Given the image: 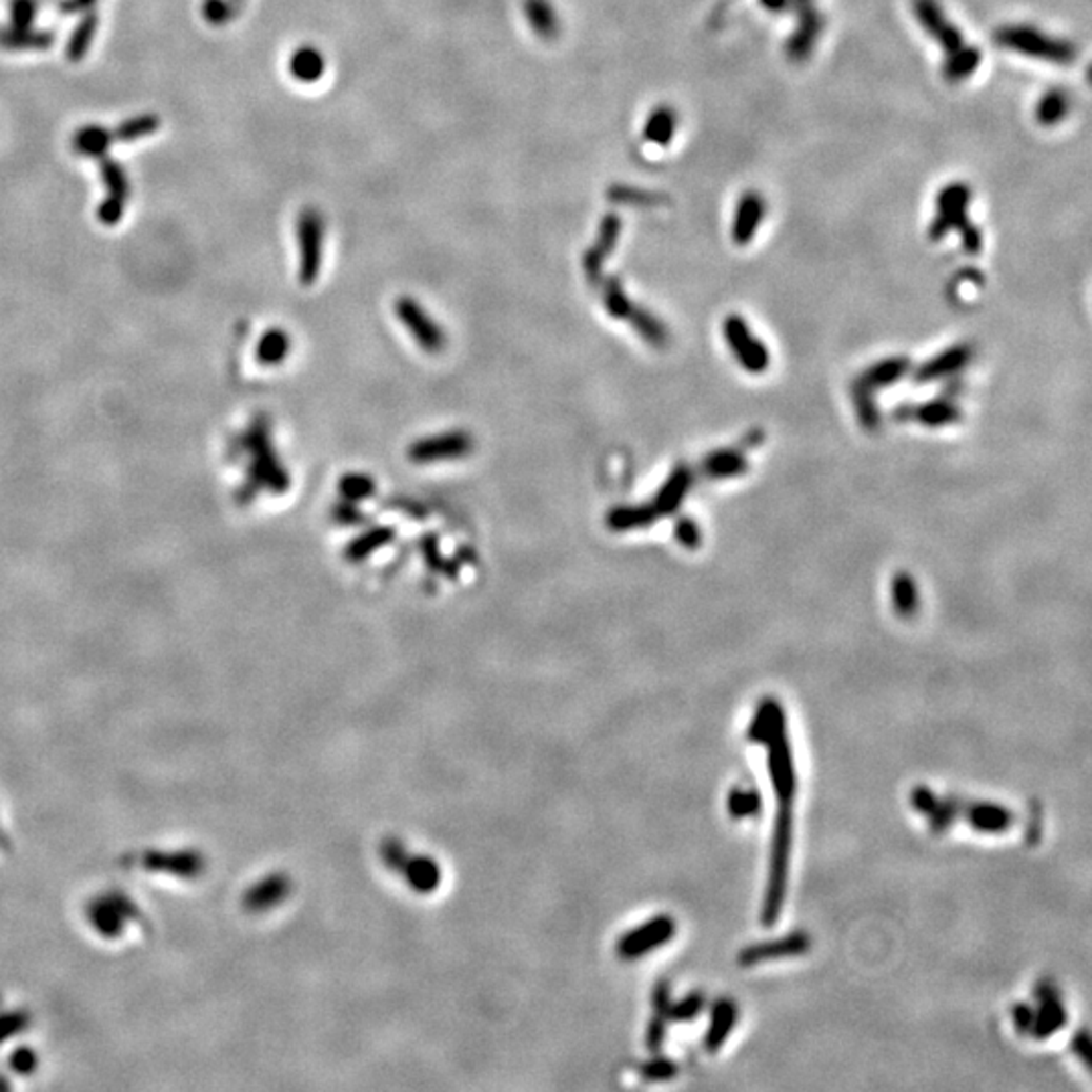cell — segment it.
Wrapping results in <instances>:
<instances>
[{
	"label": "cell",
	"instance_id": "6da1fadb",
	"mask_svg": "<svg viewBox=\"0 0 1092 1092\" xmlns=\"http://www.w3.org/2000/svg\"><path fill=\"white\" fill-rule=\"evenodd\" d=\"M971 188L967 182H951L936 195L935 219L929 225V239L941 241L951 231L962 235L963 249L977 256L984 247L982 231L969 221Z\"/></svg>",
	"mask_w": 1092,
	"mask_h": 1092
},
{
	"label": "cell",
	"instance_id": "7a4b0ae2",
	"mask_svg": "<svg viewBox=\"0 0 1092 1092\" xmlns=\"http://www.w3.org/2000/svg\"><path fill=\"white\" fill-rule=\"evenodd\" d=\"M993 43L999 49L1019 53L1052 65H1072L1078 59V47L1072 41L1048 35L1032 25L999 26L993 33Z\"/></svg>",
	"mask_w": 1092,
	"mask_h": 1092
},
{
	"label": "cell",
	"instance_id": "3957f363",
	"mask_svg": "<svg viewBox=\"0 0 1092 1092\" xmlns=\"http://www.w3.org/2000/svg\"><path fill=\"white\" fill-rule=\"evenodd\" d=\"M791 837H793V817L791 804H780L775 828L771 837V858H769V883L765 890V901L761 909V923L771 927L777 923L785 892H787V874H789V854H791Z\"/></svg>",
	"mask_w": 1092,
	"mask_h": 1092
},
{
	"label": "cell",
	"instance_id": "277c9868",
	"mask_svg": "<svg viewBox=\"0 0 1092 1092\" xmlns=\"http://www.w3.org/2000/svg\"><path fill=\"white\" fill-rule=\"evenodd\" d=\"M769 749V773L773 780V789L777 793L780 804H793L795 791H797V777H795V765L791 745L787 739V716L785 712L775 721V727L771 730L769 739L765 741Z\"/></svg>",
	"mask_w": 1092,
	"mask_h": 1092
},
{
	"label": "cell",
	"instance_id": "5b68a950",
	"mask_svg": "<svg viewBox=\"0 0 1092 1092\" xmlns=\"http://www.w3.org/2000/svg\"><path fill=\"white\" fill-rule=\"evenodd\" d=\"M300 245V280L310 286L320 276L324 251V217L318 208H304L296 225Z\"/></svg>",
	"mask_w": 1092,
	"mask_h": 1092
},
{
	"label": "cell",
	"instance_id": "8992f818",
	"mask_svg": "<svg viewBox=\"0 0 1092 1092\" xmlns=\"http://www.w3.org/2000/svg\"><path fill=\"white\" fill-rule=\"evenodd\" d=\"M723 330H725V339H727L730 352L734 355V359L745 370H749L753 375L767 370L769 361H771L769 350L761 340L754 337L751 328L747 326V322L739 314L728 316L723 324Z\"/></svg>",
	"mask_w": 1092,
	"mask_h": 1092
},
{
	"label": "cell",
	"instance_id": "52a82bcc",
	"mask_svg": "<svg viewBox=\"0 0 1092 1092\" xmlns=\"http://www.w3.org/2000/svg\"><path fill=\"white\" fill-rule=\"evenodd\" d=\"M912 13L914 17L918 19V23L923 26V31L933 37L938 47L947 55L951 53L959 52L962 47H965V35L959 31V26L955 25L943 11L941 2L938 0H912Z\"/></svg>",
	"mask_w": 1092,
	"mask_h": 1092
},
{
	"label": "cell",
	"instance_id": "ba28073f",
	"mask_svg": "<svg viewBox=\"0 0 1092 1092\" xmlns=\"http://www.w3.org/2000/svg\"><path fill=\"white\" fill-rule=\"evenodd\" d=\"M676 935V923L674 918L662 914L648 921L646 925L629 931L627 935L618 941V955L627 962H633L638 957L648 955L653 949L662 947L670 938Z\"/></svg>",
	"mask_w": 1092,
	"mask_h": 1092
},
{
	"label": "cell",
	"instance_id": "9c48e42d",
	"mask_svg": "<svg viewBox=\"0 0 1092 1092\" xmlns=\"http://www.w3.org/2000/svg\"><path fill=\"white\" fill-rule=\"evenodd\" d=\"M395 312L401 320V324L409 330V335L417 340V344L425 352H429V355L442 352L447 339H445L440 324L425 312L413 298H407V296L399 298L395 302Z\"/></svg>",
	"mask_w": 1092,
	"mask_h": 1092
},
{
	"label": "cell",
	"instance_id": "30bf717a",
	"mask_svg": "<svg viewBox=\"0 0 1092 1092\" xmlns=\"http://www.w3.org/2000/svg\"><path fill=\"white\" fill-rule=\"evenodd\" d=\"M473 449V438L468 431H447L411 443L407 456L416 464H438L443 460H458Z\"/></svg>",
	"mask_w": 1092,
	"mask_h": 1092
},
{
	"label": "cell",
	"instance_id": "8fae6325",
	"mask_svg": "<svg viewBox=\"0 0 1092 1092\" xmlns=\"http://www.w3.org/2000/svg\"><path fill=\"white\" fill-rule=\"evenodd\" d=\"M793 15L797 17V26L785 41V55L793 63H806L824 33L826 19L815 4L797 8Z\"/></svg>",
	"mask_w": 1092,
	"mask_h": 1092
},
{
	"label": "cell",
	"instance_id": "7c38bea8",
	"mask_svg": "<svg viewBox=\"0 0 1092 1092\" xmlns=\"http://www.w3.org/2000/svg\"><path fill=\"white\" fill-rule=\"evenodd\" d=\"M1038 1012H1034V1024L1030 1034L1038 1040L1050 1038L1067 1024V1010L1058 997V991L1050 982H1040L1036 988Z\"/></svg>",
	"mask_w": 1092,
	"mask_h": 1092
},
{
	"label": "cell",
	"instance_id": "4fadbf2b",
	"mask_svg": "<svg viewBox=\"0 0 1092 1092\" xmlns=\"http://www.w3.org/2000/svg\"><path fill=\"white\" fill-rule=\"evenodd\" d=\"M809 949H811V936L804 933V931H800V933L783 936V938H777V941L759 943V945H751V947L743 949L739 953V963L743 967H751V965L767 962V959L804 955Z\"/></svg>",
	"mask_w": 1092,
	"mask_h": 1092
},
{
	"label": "cell",
	"instance_id": "5bb4252c",
	"mask_svg": "<svg viewBox=\"0 0 1092 1092\" xmlns=\"http://www.w3.org/2000/svg\"><path fill=\"white\" fill-rule=\"evenodd\" d=\"M620 234H622V219L615 213L605 215L601 225H599L595 245L583 258V269H585L589 282H598L599 278H601L603 263L611 256V251L615 249V245L620 241Z\"/></svg>",
	"mask_w": 1092,
	"mask_h": 1092
},
{
	"label": "cell",
	"instance_id": "9a60e30c",
	"mask_svg": "<svg viewBox=\"0 0 1092 1092\" xmlns=\"http://www.w3.org/2000/svg\"><path fill=\"white\" fill-rule=\"evenodd\" d=\"M765 199L756 193V190H747L739 203H736V210H734V219H732V241L736 245H749L754 239V235L759 231L763 219H765Z\"/></svg>",
	"mask_w": 1092,
	"mask_h": 1092
},
{
	"label": "cell",
	"instance_id": "2e32d148",
	"mask_svg": "<svg viewBox=\"0 0 1092 1092\" xmlns=\"http://www.w3.org/2000/svg\"><path fill=\"white\" fill-rule=\"evenodd\" d=\"M971 357H973L971 346H967V344L953 346V348L943 350L941 355H936L935 359L921 364L916 368V372H914V379L921 385L947 379V377H951V375H955V372H959L962 368H965L971 361Z\"/></svg>",
	"mask_w": 1092,
	"mask_h": 1092
},
{
	"label": "cell",
	"instance_id": "e0dca14e",
	"mask_svg": "<svg viewBox=\"0 0 1092 1092\" xmlns=\"http://www.w3.org/2000/svg\"><path fill=\"white\" fill-rule=\"evenodd\" d=\"M692 482H694V473L686 466H678L670 473V478L662 484L660 492L655 494V500L651 502V506L655 508L660 519L662 517H670V514L676 512L680 504L684 502V498L688 494Z\"/></svg>",
	"mask_w": 1092,
	"mask_h": 1092
},
{
	"label": "cell",
	"instance_id": "ac0fdd59",
	"mask_svg": "<svg viewBox=\"0 0 1092 1092\" xmlns=\"http://www.w3.org/2000/svg\"><path fill=\"white\" fill-rule=\"evenodd\" d=\"M962 820L969 822L971 828L977 832L1004 833L1014 826V813L1006 807L991 806V804H975V806H962Z\"/></svg>",
	"mask_w": 1092,
	"mask_h": 1092
},
{
	"label": "cell",
	"instance_id": "d6986e66",
	"mask_svg": "<svg viewBox=\"0 0 1092 1092\" xmlns=\"http://www.w3.org/2000/svg\"><path fill=\"white\" fill-rule=\"evenodd\" d=\"M53 43L52 31L13 25L0 28V49L4 52H45Z\"/></svg>",
	"mask_w": 1092,
	"mask_h": 1092
},
{
	"label": "cell",
	"instance_id": "ffe728a7",
	"mask_svg": "<svg viewBox=\"0 0 1092 1092\" xmlns=\"http://www.w3.org/2000/svg\"><path fill=\"white\" fill-rule=\"evenodd\" d=\"M399 874H403L409 886L416 888L417 892H421V894L433 892V890H438V886L442 885V870H440L438 862L433 858H425V856H407L399 868Z\"/></svg>",
	"mask_w": 1092,
	"mask_h": 1092
},
{
	"label": "cell",
	"instance_id": "44dd1931",
	"mask_svg": "<svg viewBox=\"0 0 1092 1092\" xmlns=\"http://www.w3.org/2000/svg\"><path fill=\"white\" fill-rule=\"evenodd\" d=\"M749 469V462L741 449H716L703 460V471L712 480L739 478Z\"/></svg>",
	"mask_w": 1092,
	"mask_h": 1092
},
{
	"label": "cell",
	"instance_id": "7402d4cb",
	"mask_svg": "<svg viewBox=\"0 0 1092 1092\" xmlns=\"http://www.w3.org/2000/svg\"><path fill=\"white\" fill-rule=\"evenodd\" d=\"M678 130V114L670 105H658L644 126V138L655 146H670Z\"/></svg>",
	"mask_w": 1092,
	"mask_h": 1092
},
{
	"label": "cell",
	"instance_id": "603a6c76",
	"mask_svg": "<svg viewBox=\"0 0 1092 1092\" xmlns=\"http://www.w3.org/2000/svg\"><path fill=\"white\" fill-rule=\"evenodd\" d=\"M734 1022H736V1006L730 999L716 1002L714 1008H712L710 1028H708V1032L704 1036V1048L708 1052H719L723 1048L725 1040H727Z\"/></svg>",
	"mask_w": 1092,
	"mask_h": 1092
},
{
	"label": "cell",
	"instance_id": "cb8c5ba5",
	"mask_svg": "<svg viewBox=\"0 0 1092 1092\" xmlns=\"http://www.w3.org/2000/svg\"><path fill=\"white\" fill-rule=\"evenodd\" d=\"M114 144V134L100 124L83 126L74 134L72 146L79 157L104 158Z\"/></svg>",
	"mask_w": 1092,
	"mask_h": 1092
},
{
	"label": "cell",
	"instance_id": "d4e9b609",
	"mask_svg": "<svg viewBox=\"0 0 1092 1092\" xmlns=\"http://www.w3.org/2000/svg\"><path fill=\"white\" fill-rule=\"evenodd\" d=\"M660 514L651 504L646 506H618L607 514V526L615 532H627L638 528H648L650 524L658 521Z\"/></svg>",
	"mask_w": 1092,
	"mask_h": 1092
},
{
	"label": "cell",
	"instance_id": "484cf974",
	"mask_svg": "<svg viewBox=\"0 0 1092 1092\" xmlns=\"http://www.w3.org/2000/svg\"><path fill=\"white\" fill-rule=\"evenodd\" d=\"M910 361L909 359H903V357H894V359H886L883 363H876L874 366H870L858 381L862 385H866L868 389H886L894 383H898L907 372H909Z\"/></svg>",
	"mask_w": 1092,
	"mask_h": 1092
},
{
	"label": "cell",
	"instance_id": "4316f807",
	"mask_svg": "<svg viewBox=\"0 0 1092 1092\" xmlns=\"http://www.w3.org/2000/svg\"><path fill=\"white\" fill-rule=\"evenodd\" d=\"M982 65V52L973 45H965L959 52L951 53L943 61V78L949 83H962L971 78Z\"/></svg>",
	"mask_w": 1092,
	"mask_h": 1092
},
{
	"label": "cell",
	"instance_id": "83f0119b",
	"mask_svg": "<svg viewBox=\"0 0 1092 1092\" xmlns=\"http://www.w3.org/2000/svg\"><path fill=\"white\" fill-rule=\"evenodd\" d=\"M324 69H326V61H324V55L318 52L316 47H300L296 49L291 59H289V74L291 78L302 81V83H314L318 79L324 76Z\"/></svg>",
	"mask_w": 1092,
	"mask_h": 1092
},
{
	"label": "cell",
	"instance_id": "f1b7e54d",
	"mask_svg": "<svg viewBox=\"0 0 1092 1092\" xmlns=\"http://www.w3.org/2000/svg\"><path fill=\"white\" fill-rule=\"evenodd\" d=\"M524 17L543 39H554L561 31L559 17L548 0H524Z\"/></svg>",
	"mask_w": 1092,
	"mask_h": 1092
},
{
	"label": "cell",
	"instance_id": "f546056e",
	"mask_svg": "<svg viewBox=\"0 0 1092 1092\" xmlns=\"http://www.w3.org/2000/svg\"><path fill=\"white\" fill-rule=\"evenodd\" d=\"M1070 96H1068L1065 89L1060 87H1054L1050 92H1046L1038 100L1036 105V120L1040 126L1046 128H1052V126H1058L1070 112Z\"/></svg>",
	"mask_w": 1092,
	"mask_h": 1092
},
{
	"label": "cell",
	"instance_id": "4dcf8cb0",
	"mask_svg": "<svg viewBox=\"0 0 1092 1092\" xmlns=\"http://www.w3.org/2000/svg\"><path fill=\"white\" fill-rule=\"evenodd\" d=\"M783 706H781L777 699H763L759 706H756V712H754L753 721L749 725L747 730V739L751 743H759V745H765V741L769 739L771 730L775 727V721L783 714Z\"/></svg>",
	"mask_w": 1092,
	"mask_h": 1092
},
{
	"label": "cell",
	"instance_id": "1f68e13d",
	"mask_svg": "<svg viewBox=\"0 0 1092 1092\" xmlns=\"http://www.w3.org/2000/svg\"><path fill=\"white\" fill-rule=\"evenodd\" d=\"M392 539V530L385 526H375L364 530L350 545L346 546V559L350 563H363L372 552L387 546Z\"/></svg>",
	"mask_w": 1092,
	"mask_h": 1092
},
{
	"label": "cell",
	"instance_id": "d6a6232c",
	"mask_svg": "<svg viewBox=\"0 0 1092 1092\" xmlns=\"http://www.w3.org/2000/svg\"><path fill=\"white\" fill-rule=\"evenodd\" d=\"M98 15L89 13L85 15L81 21H79L76 28L72 31L69 35V41H67V47H65V55L72 63H79L85 59L87 52L92 49V43L96 39V33H98Z\"/></svg>",
	"mask_w": 1092,
	"mask_h": 1092
},
{
	"label": "cell",
	"instance_id": "836d02e7",
	"mask_svg": "<svg viewBox=\"0 0 1092 1092\" xmlns=\"http://www.w3.org/2000/svg\"><path fill=\"white\" fill-rule=\"evenodd\" d=\"M894 611L901 618H912L918 611V589L909 572H896L890 585Z\"/></svg>",
	"mask_w": 1092,
	"mask_h": 1092
},
{
	"label": "cell",
	"instance_id": "e575fe53",
	"mask_svg": "<svg viewBox=\"0 0 1092 1092\" xmlns=\"http://www.w3.org/2000/svg\"><path fill=\"white\" fill-rule=\"evenodd\" d=\"M912 419L927 427H945L953 425L962 419V411L947 399H936L931 403H925L921 407L912 409Z\"/></svg>",
	"mask_w": 1092,
	"mask_h": 1092
},
{
	"label": "cell",
	"instance_id": "d590c367",
	"mask_svg": "<svg viewBox=\"0 0 1092 1092\" xmlns=\"http://www.w3.org/2000/svg\"><path fill=\"white\" fill-rule=\"evenodd\" d=\"M627 320L638 330V335L646 342H650L651 346H664L668 342L666 326L653 314L648 312L646 308L633 306L631 312L627 316Z\"/></svg>",
	"mask_w": 1092,
	"mask_h": 1092
},
{
	"label": "cell",
	"instance_id": "8d00e7d4",
	"mask_svg": "<svg viewBox=\"0 0 1092 1092\" xmlns=\"http://www.w3.org/2000/svg\"><path fill=\"white\" fill-rule=\"evenodd\" d=\"M160 128V118L155 114H140V116H134L124 120L114 134V142H124V144H130L136 142L140 138H146L150 134H155Z\"/></svg>",
	"mask_w": 1092,
	"mask_h": 1092
},
{
	"label": "cell",
	"instance_id": "74e56055",
	"mask_svg": "<svg viewBox=\"0 0 1092 1092\" xmlns=\"http://www.w3.org/2000/svg\"><path fill=\"white\" fill-rule=\"evenodd\" d=\"M100 177L112 197H120V199L128 201L132 190L130 179H128L126 168L118 160L107 157L100 158Z\"/></svg>",
	"mask_w": 1092,
	"mask_h": 1092
},
{
	"label": "cell",
	"instance_id": "f35d334b",
	"mask_svg": "<svg viewBox=\"0 0 1092 1092\" xmlns=\"http://www.w3.org/2000/svg\"><path fill=\"white\" fill-rule=\"evenodd\" d=\"M287 890H289V881L286 876H271L265 883H261L256 890L249 892L247 905L251 909H269L286 896Z\"/></svg>",
	"mask_w": 1092,
	"mask_h": 1092
},
{
	"label": "cell",
	"instance_id": "ab89813d",
	"mask_svg": "<svg viewBox=\"0 0 1092 1092\" xmlns=\"http://www.w3.org/2000/svg\"><path fill=\"white\" fill-rule=\"evenodd\" d=\"M607 197L613 203H618V205H629V207H655V205L668 203V199L664 195L650 193V190H644V188L622 186V184H615L613 188H609Z\"/></svg>",
	"mask_w": 1092,
	"mask_h": 1092
},
{
	"label": "cell",
	"instance_id": "60d3db41",
	"mask_svg": "<svg viewBox=\"0 0 1092 1092\" xmlns=\"http://www.w3.org/2000/svg\"><path fill=\"white\" fill-rule=\"evenodd\" d=\"M761 793L756 789L732 787L728 793V813L732 820H743L747 815H756L761 811Z\"/></svg>",
	"mask_w": 1092,
	"mask_h": 1092
},
{
	"label": "cell",
	"instance_id": "b9f144b4",
	"mask_svg": "<svg viewBox=\"0 0 1092 1092\" xmlns=\"http://www.w3.org/2000/svg\"><path fill=\"white\" fill-rule=\"evenodd\" d=\"M852 397H854V405H856V413H858L862 427L868 429V431L878 429V425H881V413H878V409H876V403H874L872 390L868 389L866 385H862L860 381H856L854 387H852Z\"/></svg>",
	"mask_w": 1092,
	"mask_h": 1092
},
{
	"label": "cell",
	"instance_id": "7bdbcfd3",
	"mask_svg": "<svg viewBox=\"0 0 1092 1092\" xmlns=\"http://www.w3.org/2000/svg\"><path fill=\"white\" fill-rule=\"evenodd\" d=\"M603 304H605V308L609 310L613 318H620V320H627V316L633 308V304L629 302L624 286H622V282L618 278H607L605 280V284H603Z\"/></svg>",
	"mask_w": 1092,
	"mask_h": 1092
},
{
	"label": "cell",
	"instance_id": "ee69618b",
	"mask_svg": "<svg viewBox=\"0 0 1092 1092\" xmlns=\"http://www.w3.org/2000/svg\"><path fill=\"white\" fill-rule=\"evenodd\" d=\"M340 494L346 502H359L375 494V480L366 473H346L339 484Z\"/></svg>",
	"mask_w": 1092,
	"mask_h": 1092
},
{
	"label": "cell",
	"instance_id": "f6af8a7d",
	"mask_svg": "<svg viewBox=\"0 0 1092 1092\" xmlns=\"http://www.w3.org/2000/svg\"><path fill=\"white\" fill-rule=\"evenodd\" d=\"M239 15L237 0H205L203 2V17L208 25L223 26L234 21Z\"/></svg>",
	"mask_w": 1092,
	"mask_h": 1092
},
{
	"label": "cell",
	"instance_id": "bcb514c9",
	"mask_svg": "<svg viewBox=\"0 0 1092 1092\" xmlns=\"http://www.w3.org/2000/svg\"><path fill=\"white\" fill-rule=\"evenodd\" d=\"M704 1004H706V999H704L703 993H692V995L684 997L682 1002H676V1004L670 1002L666 1012H664V1017H668L672 1022L694 1019L696 1015L703 1012Z\"/></svg>",
	"mask_w": 1092,
	"mask_h": 1092
},
{
	"label": "cell",
	"instance_id": "7dc6e473",
	"mask_svg": "<svg viewBox=\"0 0 1092 1092\" xmlns=\"http://www.w3.org/2000/svg\"><path fill=\"white\" fill-rule=\"evenodd\" d=\"M8 13H11V25L33 26L39 15V0H11Z\"/></svg>",
	"mask_w": 1092,
	"mask_h": 1092
},
{
	"label": "cell",
	"instance_id": "c3c4849f",
	"mask_svg": "<svg viewBox=\"0 0 1092 1092\" xmlns=\"http://www.w3.org/2000/svg\"><path fill=\"white\" fill-rule=\"evenodd\" d=\"M674 537H676L678 543L684 546V548H688V550H694L703 543V532H701L699 524L692 521V519H688V517H684V519H680L676 522Z\"/></svg>",
	"mask_w": 1092,
	"mask_h": 1092
},
{
	"label": "cell",
	"instance_id": "681fc988",
	"mask_svg": "<svg viewBox=\"0 0 1092 1092\" xmlns=\"http://www.w3.org/2000/svg\"><path fill=\"white\" fill-rule=\"evenodd\" d=\"M287 348H289V342H287L286 335H282V332H274V335H269L267 339L263 340V344H261V357H263V361H267V363H276V361H280V359L286 357Z\"/></svg>",
	"mask_w": 1092,
	"mask_h": 1092
},
{
	"label": "cell",
	"instance_id": "f907efd6",
	"mask_svg": "<svg viewBox=\"0 0 1092 1092\" xmlns=\"http://www.w3.org/2000/svg\"><path fill=\"white\" fill-rule=\"evenodd\" d=\"M124 210H126V199L107 195V199H104L102 205L98 207V219L104 225H116V223L122 221Z\"/></svg>",
	"mask_w": 1092,
	"mask_h": 1092
},
{
	"label": "cell",
	"instance_id": "816d5d0a",
	"mask_svg": "<svg viewBox=\"0 0 1092 1092\" xmlns=\"http://www.w3.org/2000/svg\"><path fill=\"white\" fill-rule=\"evenodd\" d=\"M640 1072L646 1080H668V1078L676 1076L678 1067L676 1063H672L668 1058H655L640 1068Z\"/></svg>",
	"mask_w": 1092,
	"mask_h": 1092
},
{
	"label": "cell",
	"instance_id": "f5cc1de1",
	"mask_svg": "<svg viewBox=\"0 0 1092 1092\" xmlns=\"http://www.w3.org/2000/svg\"><path fill=\"white\" fill-rule=\"evenodd\" d=\"M936 800L938 797H936L935 793L929 787H923V785L914 787L912 793H910V806L914 807L923 815H927L935 807Z\"/></svg>",
	"mask_w": 1092,
	"mask_h": 1092
},
{
	"label": "cell",
	"instance_id": "db71d44e",
	"mask_svg": "<svg viewBox=\"0 0 1092 1092\" xmlns=\"http://www.w3.org/2000/svg\"><path fill=\"white\" fill-rule=\"evenodd\" d=\"M1072 1052L1083 1060V1065L1087 1068H1091V1040H1089V1032L1087 1030H1080L1074 1040H1072Z\"/></svg>",
	"mask_w": 1092,
	"mask_h": 1092
},
{
	"label": "cell",
	"instance_id": "11a10c76",
	"mask_svg": "<svg viewBox=\"0 0 1092 1092\" xmlns=\"http://www.w3.org/2000/svg\"><path fill=\"white\" fill-rule=\"evenodd\" d=\"M1014 1022L1015 1028L1022 1034H1030L1032 1024H1034V1010L1030 1006H1026V1004H1017L1014 1008Z\"/></svg>",
	"mask_w": 1092,
	"mask_h": 1092
},
{
	"label": "cell",
	"instance_id": "9f6ffc18",
	"mask_svg": "<svg viewBox=\"0 0 1092 1092\" xmlns=\"http://www.w3.org/2000/svg\"><path fill=\"white\" fill-rule=\"evenodd\" d=\"M664 1034H666V1028H664V1015H655L651 1019L650 1030H648V1048L651 1052H658L662 1040H664Z\"/></svg>",
	"mask_w": 1092,
	"mask_h": 1092
},
{
	"label": "cell",
	"instance_id": "6f0895ef",
	"mask_svg": "<svg viewBox=\"0 0 1092 1092\" xmlns=\"http://www.w3.org/2000/svg\"><path fill=\"white\" fill-rule=\"evenodd\" d=\"M96 2L98 0H59V11L63 15H78V13H83V11L94 8Z\"/></svg>",
	"mask_w": 1092,
	"mask_h": 1092
},
{
	"label": "cell",
	"instance_id": "680465c9",
	"mask_svg": "<svg viewBox=\"0 0 1092 1092\" xmlns=\"http://www.w3.org/2000/svg\"><path fill=\"white\" fill-rule=\"evenodd\" d=\"M335 519H337L340 524H352V522L361 521V514H359V510H357L352 504L344 502V504L337 506V510H335Z\"/></svg>",
	"mask_w": 1092,
	"mask_h": 1092
},
{
	"label": "cell",
	"instance_id": "91938a15",
	"mask_svg": "<svg viewBox=\"0 0 1092 1092\" xmlns=\"http://www.w3.org/2000/svg\"><path fill=\"white\" fill-rule=\"evenodd\" d=\"M763 4V8H767L769 13H787L789 11V0H759Z\"/></svg>",
	"mask_w": 1092,
	"mask_h": 1092
}]
</instances>
